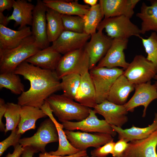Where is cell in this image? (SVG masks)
Wrapping results in <instances>:
<instances>
[{
	"mask_svg": "<svg viewBox=\"0 0 157 157\" xmlns=\"http://www.w3.org/2000/svg\"><path fill=\"white\" fill-rule=\"evenodd\" d=\"M14 72L23 76L30 83L29 90L17 98V104L22 106L40 108L50 96L61 90V82L55 71L43 69L24 61Z\"/></svg>",
	"mask_w": 157,
	"mask_h": 157,
	"instance_id": "1",
	"label": "cell"
},
{
	"mask_svg": "<svg viewBox=\"0 0 157 157\" xmlns=\"http://www.w3.org/2000/svg\"><path fill=\"white\" fill-rule=\"evenodd\" d=\"M46 100L53 113L62 123L82 121L89 115L91 108L85 106L63 94H53Z\"/></svg>",
	"mask_w": 157,
	"mask_h": 157,
	"instance_id": "2",
	"label": "cell"
},
{
	"mask_svg": "<svg viewBox=\"0 0 157 157\" xmlns=\"http://www.w3.org/2000/svg\"><path fill=\"white\" fill-rule=\"evenodd\" d=\"M40 50L32 35L25 38L15 48L0 50V73L14 72L21 63Z\"/></svg>",
	"mask_w": 157,
	"mask_h": 157,
	"instance_id": "3",
	"label": "cell"
},
{
	"mask_svg": "<svg viewBox=\"0 0 157 157\" xmlns=\"http://www.w3.org/2000/svg\"><path fill=\"white\" fill-rule=\"evenodd\" d=\"M122 69L96 66L89 70L96 93L97 104L107 100L110 90L116 79L123 74Z\"/></svg>",
	"mask_w": 157,
	"mask_h": 157,
	"instance_id": "4",
	"label": "cell"
},
{
	"mask_svg": "<svg viewBox=\"0 0 157 157\" xmlns=\"http://www.w3.org/2000/svg\"><path fill=\"white\" fill-rule=\"evenodd\" d=\"M89 58L84 48L69 52L61 58L55 70L60 80L72 73L82 76L89 71Z\"/></svg>",
	"mask_w": 157,
	"mask_h": 157,
	"instance_id": "5",
	"label": "cell"
},
{
	"mask_svg": "<svg viewBox=\"0 0 157 157\" xmlns=\"http://www.w3.org/2000/svg\"><path fill=\"white\" fill-rule=\"evenodd\" d=\"M130 18L124 16L104 18L97 30L105 29L107 36L112 39H128L135 36L140 38V28L133 23Z\"/></svg>",
	"mask_w": 157,
	"mask_h": 157,
	"instance_id": "6",
	"label": "cell"
},
{
	"mask_svg": "<svg viewBox=\"0 0 157 157\" xmlns=\"http://www.w3.org/2000/svg\"><path fill=\"white\" fill-rule=\"evenodd\" d=\"M58 142V133L55 125L49 118L42 122L32 136L20 138L19 143L24 147H30L41 153L46 152L49 143Z\"/></svg>",
	"mask_w": 157,
	"mask_h": 157,
	"instance_id": "7",
	"label": "cell"
},
{
	"mask_svg": "<svg viewBox=\"0 0 157 157\" xmlns=\"http://www.w3.org/2000/svg\"><path fill=\"white\" fill-rule=\"evenodd\" d=\"M157 74L154 65L142 55L135 56L124 75L132 83L136 85L151 81Z\"/></svg>",
	"mask_w": 157,
	"mask_h": 157,
	"instance_id": "8",
	"label": "cell"
},
{
	"mask_svg": "<svg viewBox=\"0 0 157 157\" xmlns=\"http://www.w3.org/2000/svg\"><path fill=\"white\" fill-rule=\"evenodd\" d=\"M64 131L71 144L80 151L86 150L90 147L98 148L114 139L112 136L106 133Z\"/></svg>",
	"mask_w": 157,
	"mask_h": 157,
	"instance_id": "9",
	"label": "cell"
},
{
	"mask_svg": "<svg viewBox=\"0 0 157 157\" xmlns=\"http://www.w3.org/2000/svg\"><path fill=\"white\" fill-rule=\"evenodd\" d=\"M94 110L91 109L88 116L83 120L77 122L67 121L62 123L64 129L69 131L80 130L87 132L108 134L113 137L117 133L105 120L99 119Z\"/></svg>",
	"mask_w": 157,
	"mask_h": 157,
	"instance_id": "10",
	"label": "cell"
},
{
	"mask_svg": "<svg viewBox=\"0 0 157 157\" xmlns=\"http://www.w3.org/2000/svg\"><path fill=\"white\" fill-rule=\"evenodd\" d=\"M47 9L42 1L38 0L33 11L32 35L35 38L36 45L41 49L49 47L50 43L47 35Z\"/></svg>",
	"mask_w": 157,
	"mask_h": 157,
	"instance_id": "11",
	"label": "cell"
},
{
	"mask_svg": "<svg viewBox=\"0 0 157 157\" xmlns=\"http://www.w3.org/2000/svg\"><path fill=\"white\" fill-rule=\"evenodd\" d=\"M102 31L98 30L91 35L90 41L84 47L89 56V70L97 66V63L105 55L112 44L113 39L105 35Z\"/></svg>",
	"mask_w": 157,
	"mask_h": 157,
	"instance_id": "12",
	"label": "cell"
},
{
	"mask_svg": "<svg viewBox=\"0 0 157 157\" xmlns=\"http://www.w3.org/2000/svg\"><path fill=\"white\" fill-rule=\"evenodd\" d=\"M135 93L131 99L124 104L128 112H133L139 106L144 107L142 117L146 115L147 108L153 100L157 99V89L151 81L135 85Z\"/></svg>",
	"mask_w": 157,
	"mask_h": 157,
	"instance_id": "13",
	"label": "cell"
},
{
	"mask_svg": "<svg viewBox=\"0 0 157 157\" xmlns=\"http://www.w3.org/2000/svg\"><path fill=\"white\" fill-rule=\"evenodd\" d=\"M128 41V39H113L110 48L96 66L108 68L119 67L126 69L129 63L126 60L124 50L127 48Z\"/></svg>",
	"mask_w": 157,
	"mask_h": 157,
	"instance_id": "14",
	"label": "cell"
},
{
	"mask_svg": "<svg viewBox=\"0 0 157 157\" xmlns=\"http://www.w3.org/2000/svg\"><path fill=\"white\" fill-rule=\"evenodd\" d=\"M91 36L85 33H77L64 30L52 42L51 47L59 53L64 55L84 48Z\"/></svg>",
	"mask_w": 157,
	"mask_h": 157,
	"instance_id": "15",
	"label": "cell"
},
{
	"mask_svg": "<svg viewBox=\"0 0 157 157\" xmlns=\"http://www.w3.org/2000/svg\"><path fill=\"white\" fill-rule=\"evenodd\" d=\"M96 113L102 116L110 125L122 128L128 121V113L124 105H119L105 100L93 108Z\"/></svg>",
	"mask_w": 157,
	"mask_h": 157,
	"instance_id": "16",
	"label": "cell"
},
{
	"mask_svg": "<svg viewBox=\"0 0 157 157\" xmlns=\"http://www.w3.org/2000/svg\"><path fill=\"white\" fill-rule=\"evenodd\" d=\"M157 130L145 138L130 142L122 156L127 157H157Z\"/></svg>",
	"mask_w": 157,
	"mask_h": 157,
	"instance_id": "17",
	"label": "cell"
},
{
	"mask_svg": "<svg viewBox=\"0 0 157 157\" xmlns=\"http://www.w3.org/2000/svg\"><path fill=\"white\" fill-rule=\"evenodd\" d=\"M139 0H100L104 18L124 16L130 19Z\"/></svg>",
	"mask_w": 157,
	"mask_h": 157,
	"instance_id": "18",
	"label": "cell"
},
{
	"mask_svg": "<svg viewBox=\"0 0 157 157\" xmlns=\"http://www.w3.org/2000/svg\"><path fill=\"white\" fill-rule=\"evenodd\" d=\"M40 108L53 122L58 133L59 142L58 149L56 151H52L49 153L54 156H65L72 155L80 151L74 147L67 140L63 130V124L59 123L54 117L49 104L46 100Z\"/></svg>",
	"mask_w": 157,
	"mask_h": 157,
	"instance_id": "19",
	"label": "cell"
},
{
	"mask_svg": "<svg viewBox=\"0 0 157 157\" xmlns=\"http://www.w3.org/2000/svg\"><path fill=\"white\" fill-rule=\"evenodd\" d=\"M31 35L32 33L30 27L26 26L15 31L0 24V50H9L15 48Z\"/></svg>",
	"mask_w": 157,
	"mask_h": 157,
	"instance_id": "20",
	"label": "cell"
},
{
	"mask_svg": "<svg viewBox=\"0 0 157 157\" xmlns=\"http://www.w3.org/2000/svg\"><path fill=\"white\" fill-rule=\"evenodd\" d=\"M62 56L51 46L38 51L25 61L43 69L55 71Z\"/></svg>",
	"mask_w": 157,
	"mask_h": 157,
	"instance_id": "21",
	"label": "cell"
},
{
	"mask_svg": "<svg viewBox=\"0 0 157 157\" xmlns=\"http://www.w3.org/2000/svg\"><path fill=\"white\" fill-rule=\"evenodd\" d=\"M44 5L61 15H76L82 17L88 12L90 7L80 4L78 0H43Z\"/></svg>",
	"mask_w": 157,
	"mask_h": 157,
	"instance_id": "22",
	"label": "cell"
},
{
	"mask_svg": "<svg viewBox=\"0 0 157 157\" xmlns=\"http://www.w3.org/2000/svg\"><path fill=\"white\" fill-rule=\"evenodd\" d=\"M35 7L34 5L25 0L14 1L13 11L11 15L8 17V21H15L14 26H19V30L27 25L31 26Z\"/></svg>",
	"mask_w": 157,
	"mask_h": 157,
	"instance_id": "23",
	"label": "cell"
},
{
	"mask_svg": "<svg viewBox=\"0 0 157 157\" xmlns=\"http://www.w3.org/2000/svg\"><path fill=\"white\" fill-rule=\"evenodd\" d=\"M74 101L90 108H94L97 104L95 90L89 71L81 76Z\"/></svg>",
	"mask_w": 157,
	"mask_h": 157,
	"instance_id": "24",
	"label": "cell"
},
{
	"mask_svg": "<svg viewBox=\"0 0 157 157\" xmlns=\"http://www.w3.org/2000/svg\"><path fill=\"white\" fill-rule=\"evenodd\" d=\"M135 89V85L130 82L123 74L119 76L113 85L107 100L119 105L126 103L129 94Z\"/></svg>",
	"mask_w": 157,
	"mask_h": 157,
	"instance_id": "25",
	"label": "cell"
},
{
	"mask_svg": "<svg viewBox=\"0 0 157 157\" xmlns=\"http://www.w3.org/2000/svg\"><path fill=\"white\" fill-rule=\"evenodd\" d=\"M111 126L118 134L119 139H123L128 142L141 140L147 137L157 130V113L155 114L152 123L145 127H138L133 125L129 128L123 129L113 125Z\"/></svg>",
	"mask_w": 157,
	"mask_h": 157,
	"instance_id": "26",
	"label": "cell"
},
{
	"mask_svg": "<svg viewBox=\"0 0 157 157\" xmlns=\"http://www.w3.org/2000/svg\"><path fill=\"white\" fill-rule=\"evenodd\" d=\"M47 116L40 108L29 106H22L20 121L17 126L18 133L22 135L27 131L35 129L37 121Z\"/></svg>",
	"mask_w": 157,
	"mask_h": 157,
	"instance_id": "27",
	"label": "cell"
},
{
	"mask_svg": "<svg viewBox=\"0 0 157 157\" xmlns=\"http://www.w3.org/2000/svg\"><path fill=\"white\" fill-rule=\"evenodd\" d=\"M150 1V6L143 2L140 12L136 14L142 21L140 30L142 34L150 31L157 32V0Z\"/></svg>",
	"mask_w": 157,
	"mask_h": 157,
	"instance_id": "28",
	"label": "cell"
},
{
	"mask_svg": "<svg viewBox=\"0 0 157 157\" xmlns=\"http://www.w3.org/2000/svg\"><path fill=\"white\" fill-rule=\"evenodd\" d=\"M46 17L47 38L49 42H53L64 31L61 14L47 7Z\"/></svg>",
	"mask_w": 157,
	"mask_h": 157,
	"instance_id": "29",
	"label": "cell"
},
{
	"mask_svg": "<svg viewBox=\"0 0 157 157\" xmlns=\"http://www.w3.org/2000/svg\"><path fill=\"white\" fill-rule=\"evenodd\" d=\"M104 17L99 3L91 6L88 13L82 17L84 21V32L90 35L96 33L97 26Z\"/></svg>",
	"mask_w": 157,
	"mask_h": 157,
	"instance_id": "30",
	"label": "cell"
},
{
	"mask_svg": "<svg viewBox=\"0 0 157 157\" xmlns=\"http://www.w3.org/2000/svg\"><path fill=\"white\" fill-rule=\"evenodd\" d=\"M3 88L16 94H21L24 91V86L20 77L14 72L0 73V88Z\"/></svg>",
	"mask_w": 157,
	"mask_h": 157,
	"instance_id": "31",
	"label": "cell"
},
{
	"mask_svg": "<svg viewBox=\"0 0 157 157\" xmlns=\"http://www.w3.org/2000/svg\"><path fill=\"white\" fill-rule=\"evenodd\" d=\"M81 79V76L76 73L71 74L63 77L61 79V87L63 94L74 100Z\"/></svg>",
	"mask_w": 157,
	"mask_h": 157,
	"instance_id": "32",
	"label": "cell"
},
{
	"mask_svg": "<svg viewBox=\"0 0 157 157\" xmlns=\"http://www.w3.org/2000/svg\"><path fill=\"white\" fill-rule=\"evenodd\" d=\"M6 104L7 109L4 116L6 120L5 134L17 128L20 121L22 107L18 104L10 102Z\"/></svg>",
	"mask_w": 157,
	"mask_h": 157,
	"instance_id": "33",
	"label": "cell"
},
{
	"mask_svg": "<svg viewBox=\"0 0 157 157\" xmlns=\"http://www.w3.org/2000/svg\"><path fill=\"white\" fill-rule=\"evenodd\" d=\"M143 46L147 54L146 58L152 62L157 69V33L155 32L151 33L147 39L141 37Z\"/></svg>",
	"mask_w": 157,
	"mask_h": 157,
	"instance_id": "34",
	"label": "cell"
},
{
	"mask_svg": "<svg viewBox=\"0 0 157 157\" xmlns=\"http://www.w3.org/2000/svg\"><path fill=\"white\" fill-rule=\"evenodd\" d=\"M64 30L77 33L84 32V21L78 16L61 15Z\"/></svg>",
	"mask_w": 157,
	"mask_h": 157,
	"instance_id": "35",
	"label": "cell"
},
{
	"mask_svg": "<svg viewBox=\"0 0 157 157\" xmlns=\"http://www.w3.org/2000/svg\"><path fill=\"white\" fill-rule=\"evenodd\" d=\"M18 128L11 131L9 136L0 142V156L7 149L11 146L14 147L19 144L21 135L17 133Z\"/></svg>",
	"mask_w": 157,
	"mask_h": 157,
	"instance_id": "36",
	"label": "cell"
},
{
	"mask_svg": "<svg viewBox=\"0 0 157 157\" xmlns=\"http://www.w3.org/2000/svg\"><path fill=\"white\" fill-rule=\"evenodd\" d=\"M115 143L113 140H112L92 150L91 155L94 157H106L108 154H112Z\"/></svg>",
	"mask_w": 157,
	"mask_h": 157,
	"instance_id": "37",
	"label": "cell"
},
{
	"mask_svg": "<svg viewBox=\"0 0 157 157\" xmlns=\"http://www.w3.org/2000/svg\"><path fill=\"white\" fill-rule=\"evenodd\" d=\"M128 142L124 139H121L115 142L112 154L113 157H118L122 156L128 147Z\"/></svg>",
	"mask_w": 157,
	"mask_h": 157,
	"instance_id": "38",
	"label": "cell"
},
{
	"mask_svg": "<svg viewBox=\"0 0 157 157\" xmlns=\"http://www.w3.org/2000/svg\"><path fill=\"white\" fill-rule=\"evenodd\" d=\"M7 109V104L5 103L4 100L0 98V130L1 132H5V125L3 122L2 119L4 116Z\"/></svg>",
	"mask_w": 157,
	"mask_h": 157,
	"instance_id": "39",
	"label": "cell"
},
{
	"mask_svg": "<svg viewBox=\"0 0 157 157\" xmlns=\"http://www.w3.org/2000/svg\"><path fill=\"white\" fill-rule=\"evenodd\" d=\"M87 156V151L85 150L80 151L77 153L72 155L65 156H54L46 151L44 153H40L38 157H85Z\"/></svg>",
	"mask_w": 157,
	"mask_h": 157,
	"instance_id": "40",
	"label": "cell"
},
{
	"mask_svg": "<svg viewBox=\"0 0 157 157\" xmlns=\"http://www.w3.org/2000/svg\"><path fill=\"white\" fill-rule=\"evenodd\" d=\"M14 0H0V12L10 10L13 7Z\"/></svg>",
	"mask_w": 157,
	"mask_h": 157,
	"instance_id": "41",
	"label": "cell"
},
{
	"mask_svg": "<svg viewBox=\"0 0 157 157\" xmlns=\"http://www.w3.org/2000/svg\"><path fill=\"white\" fill-rule=\"evenodd\" d=\"M14 147L13 152L11 154L8 153L6 157H20L23 151L24 148L19 143Z\"/></svg>",
	"mask_w": 157,
	"mask_h": 157,
	"instance_id": "42",
	"label": "cell"
},
{
	"mask_svg": "<svg viewBox=\"0 0 157 157\" xmlns=\"http://www.w3.org/2000/svg\"><path fill=\"white\" fill-rule=\"evenodd\" d=\"M23 148L24 150L21 156V157H33L35 153L38 152L37 150L29 146H26Z\"/></svg>",
	"mask_w": 157,
	"mask_h": 157,
	"instance_id": "43",
	"label": "cell"
},
{
	"mask_svg": "<svg viewBox=\"0 0 157 157\" xmlns=\"http://www.w3.org/2000/svg\"><path fill=\"white\" fill-rule=\"evenodd\" d=\"M8 17V15L5 16L3 13L0 12V24L6 27L9 22L7 20Z\"/></svg>",
	"mask_w": 157,
	"mask_h": 157,
	"instance_id": "44",
	"label": "cell"
},
{
	"mask_svg": "<svg viewBox=\"0 0 157 157\" xmlns=\"http://www.w3.org/2000/svg\"><path fill=\"white\" fill-rule=\"evenodd\" d=\"M84 2L92 6L97 4L98 0H83Z\"/></svg>",
	"mask_w": 157,
	"mask_h": 157,
	"instance_id": "45",
	"label": "cell"
},
{
	"mask_svg": "<svg viewBox=\"0 0 157 157\" xmlns=\"http://www.w3.org/2000/svg\"><path fill=\"white\" fill-rule=\"evenodd\" d=\"M154 78L157 81V74L155 76Z\"/></svg>",
	"mask_w": 157,
	"mask_h": 157,
	"instance_id": "46",
	"label": "cell"
},
{
	"mask_svg": "<svg viewBox=\"0 0 157 157\" xmlns=\"http://www.w3.org/2000/svg\"><path fill=\"white\" fill-rule=\"evenodd\" d=\"M157 89V81L155 82V83H154Z\"/></svg>",
	"mask_w": 157,
	"mask_h": 157,
	"instance_id": "47",
	"label": "cell"
},
{
	"mask_svg": "<svg viewBox=\"0 0 157 157\" xmlns=\"http://www.w3.org/2000/svg\"><path fill=\"white\" fill-rule=\"evenodd\" d=\"M93 157V156H91L90 157V156H86V157Z\"/></svg>",
	"mask_w": 157,
	"mask_h": 157,
	"instance_id": "48",
	"label": "cell"
},
{
	"mask_svg": "<svg viewBox=\"0 0 157 157\" xmlns=\"http://www.w3.org/2000/svg\"><path fill=\"white\" fill-rule=\"evenodd\" d=\"M118 157H127L125 156H121Z\"/></svg>",
	"mask_w": 157,
	"mask_h": 157,
	"instance_id": "49",
	"label": "cell"
}]
</instances>
